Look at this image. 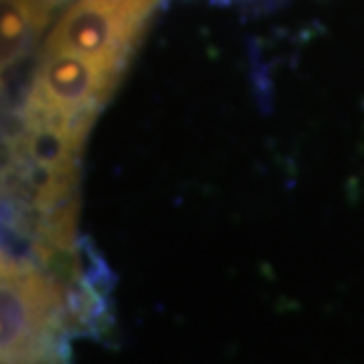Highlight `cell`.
<instances>
[{"label": "cell", "instance_id": "cell-1", "mask_svg": "<svg viewBox=\"0 0 364 364\" xmlns=\"http://www.w3.org/2000/svg\"><path fill=\"white\" fill-rule=\"evenodd\" d=\"M159 0H69L48 28L7 133L5 196L21 253L74 251V192L85 137Z\"/></svg>", "mask_w": 364, "mask_h": 364}, {"label": "cell", "instance_id": "cell-2", "mask_svg": "<svg viewBox=\"0 0 364 364\" xmlns=\"http://www.w3.org/2000/svg\"><path fill=\"white\" fill-rule=\"evenodd\" d=\"M60 0H3V69L43 36Z\"/></svg>", "mask_w": 364, "mask_h": 364}]
</instances>
